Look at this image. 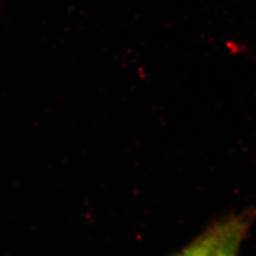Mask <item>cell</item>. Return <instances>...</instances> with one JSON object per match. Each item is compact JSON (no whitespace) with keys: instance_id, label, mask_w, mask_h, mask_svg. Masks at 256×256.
Returning a JSON list of instances; mask_svg holds the SVG:
<instances>
[{"instance_id":"1","label":"cell","mask_w":256,"mask_h":256,"mask_svg":"<svg viewBox=\"0 0 256 256\" xmlns=\"http://www.w3.org/2000/svg\"><path fill=\"white\" fill-rule=\"evenodd\" d=\"M254 217V212H244L216 221L173 256H222L232 249L240 248Z\"/></svg>"},{"instance_id":"2","label":"cell","mask_w":256,"mask_h":256,"mask_svg":"<svg viewBox=\"0 0 256 256\" xmlns=\"http://www.w3.org/2000/svg\"><path fill=\"white\" fill-rule=\"evenodd\" d=\"M238 252H239V248H236V249H232L226 253H224L222 256H238Z\"/></svg>"}]
</instances>
